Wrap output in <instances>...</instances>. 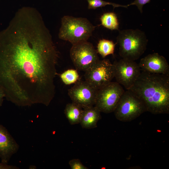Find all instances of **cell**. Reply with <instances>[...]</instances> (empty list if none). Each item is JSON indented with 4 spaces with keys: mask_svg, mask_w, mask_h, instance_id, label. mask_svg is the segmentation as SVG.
Masks as SVG:
<instances>
[{
    "mask_svg": "<svg viewBox=\"0 0 169 169\" xmlns=\"http://www.w3.org/2000/svg\"><path fill=\"white\" fill-rule=\"evenodd\" d=\"M58 52L36 8L19 9L0 32V89L20 106H48L54 97Z\"/></svg>",
    "mask_w": 169,
    "mask_h": 169,
    "instance_id": "1",
    "label": "cell"
},
{
    "mask_svg": "<svg viewBox=\"0 0 169 169\" xmlns=\"http://www.w3.org/2000/svg\"><path fill=\"white\" fill-rule=\"evenodd\" d=\"M142 101L147 111L169 113V75L142 71L129 89Z\"/></svg>",
    "mask_w": 169,
    "mask_h": 169,
    "instance_id": "2",
    "label": "cell"
},
{
    "mask_svg": "<svg viewBox=\"0 0 169 169\" xmlns=\"http://www.w3.org/2000/svg\"><path fill=\"white\" fill-rule=\"evenodd\" d=\"M119 54L123 59L135 61L146 51L148 39L143 31L128 29L120 31L116 38Z\"/></svg>",
    "mask_w": 169,
    "mask_h": 169,
    "instance_id": "3",
    "label": "cell"
},
{
    "mask_svg": "<svg viewBox=\"0 0 169 169\" xmlns=\"http://www.w3.org/2000/svg\"><path fill=\"white\" fill-rule=\"evenodd\" d=\"M59 38L72 45L87 41L95 27L87 18L66 15L61 19Z\"/></svg>",
    "mask_w": 169,
    "mask_h": 169,
    "instance_id": "4",
    "label": "cell"
},
{
    "mask_svg": "<svg viewBox=\"0 0 169 169\" xmlns=\"http://www.w3.org/2000/svg\"><path fill=\"white\" fill-rule=\"evenodd\" d=\"M146 111L142 101L133 92L127 90L122 95L114 112L117 119L127 122L136 119Z\"/></svg>",
    "mask_w": 169,
    "mask_h": 169,
    "instance_id": "5",
    "label": "cell"
},
{
    "mask_svg": "<svg viewBox=\"0 0 169 169\" xmlns=\"http://www.w3.org/2000/svg\"><path fill=\"white\" fill-rule=\"evenodd\" d=\"M85 80L93 88L100 89L114 78L113 64L109 59L99 60L85 71Z\"/></svg>",
    "mask_w": 169,
    "mask_h": 169,
    "instance_id": "6",
    "label": "cell"
},
{
    "mask_svg": "<svg viewBox=\"0 0 169 169\" xmlns=\"http://www.w3.org/2000/svg\"><path fill=\"white\" fill-rule=\"evenodd\" d=\"M124 91L118 83L111 82L98 90L95 106L101 112L105 113L114 112Z\"/></svg>",
    "mask_w": 169,
    "mask_h": 169,
    "instance_id": "7",
    "label": "cell"
},
{
    "mask_svg": "<svg viewBox=\"0 0 169 169\" xmlns=\"http://www.w3.org/2000/svg\"><path fill=\"white\" fill-rule=\"evenodd\" d=\"M93 44L87 41L72 45L70 56L77 70L85 71L100 60Z\"/></svg>",
    "mask_w": 169,
    "mask_h": 169,
    "instance_id": "8",
    "label": "cell"
},
{
    "mask_svg": "<svg viewBox=\"0 0 169 169\" xmlns=\"http://www.w3.org/2000/svg\"><path fill=\"white\" fill-rule=\"evenodd\" d=\"M114 78L116 82L123 85L126 90L133 85L139 77L141 69L135 61L123 59L113 63Z\"/></svg>",
    "mask_w": 169,
    "mask_h": 169,
    "instance_id": "9",
    "label": "cell"
},
{
    "mask_svg": "<svg viewBox=\"0 0 169 169\" xmlns=\"http://www.w3.org/2000/svg\"><path fill=\"white\" fill-rule=\"evenodd\" d=\"M98 90L85 80H79L69 90L68 94L72 102L84 109L95 105Z\"/></svg>",
    "mask_w": 169,
    "mask_h": 169,
    "instance_id": "10",
    "label": "cell"
},
{
    "mask_svg": "<svg viewBox=\"0 0 169 169\" xmlns=\"http://www.w3.org/2000/svg\"><path fill=\"white\" fill-rule=\"evenodd\" d=\"M138 64L142 71L169 75V66L166 60L157 53L146 55L141 59Z\"/></svg>",
    "mask_w": 169,
    "mask_h": 169,
    "instance_id": "11",
    "label": "cell"
},
{
    "mask_svg": "<svg viewBox=\"0 0 169 169\" xmlns=\"http://www.w3.org/2000/svg\"><path fill=\"white\" fill-rule=\"evenodd\" d=\"M19 145L7 129L0 124V158L1 162L8 164L13 155L16 153Z\"/></svg>",
    "mask_w": 169,
    "mask_h": 169,
    "instance_id": "12",
    "label": "cell"
},
{
    "mask_svg": "<svg viewBox=\"0 0 169 169\" xmlns=\"http://www.w3.org/2000/svg\"><path fill=\"white\" fill-rule=\"evenodd\" d=\"M101 112L95 106L83 109L80 123L82 127L87 129L96 127L98 122L101 118Z\"/></svg>",
    "mask_w": 169,
    "mask_h": 169,
    "instance_id": "13",
    "label": "cell"
},
{
    "mask_svg": "<svg viewBox=\"0 0 169 169\" xmlns=\"http://www.w3.org/2000/svg\"><path fill=\"white\" fill-rule=\"evenodd\" d=\"M83 111L81 107L73 102L67 104L64 110L65 115L71 125L80 123Z\"/></svg>",
    "mask_w": 169,
    "mask_h": 169,
    "instance_id": "14",
    "label": "cell"
},
{
    "mask_svg": "<svg viewBox=\"0 0 169 169\" xmlns=\"http://www.w3.org/2000/svg\"><path fill=\"white\" fill-rule=\"evenodd\" d=\"M101 24L104 27L111 30H118L119 23L117 16L113 12L103 14L100 18Z\"/></svg>",
    "mask_w": 169,
    "mask_h": 169,
    "instance_id": "15",
    "label": "cell"
},
{
    "mask_svg": "<svg viewBox=\"0 0 169 169\" xmlns=\"http://www.w3.org/2000/svg\"><path fill=\"white\" fill-rule=\"evenodd\" d=\"M115 45L112 41L101 39L98 44L97 52L104 58L109 55L114 54Z\"/></svg>",
    "mask_w": 169,
    "mask_h": 169,
    "instance_id": "16",
    "label": "cell"
},
{
    "mask_svg": "<svg viewBox=\"0 0 169 169\" xmlns=\"http://www.w3.org/2000/svg\"><path fill=\"white\" fill-rule=\"evenodd\" d=\"M63 82L66 85L75 83L79 79V76L77 70L69 69L60 75Z\"/></svg>",
    "mask_w": 169,
    "mask_h": 169,
    "instance_id": "17",
    "label": "cell"
},
{
    "mask_svg": "<svg viewBox=\"0 0 169 169\" xmlns=\"http://www.w3.org/2000/svg\"><path fill=\"white\" fill-rule=\"evenodd\" d=\"M88 3L89 9H96L99 8L105 7L107 5H111L113 8L121 7L127 8V5H122L113 3L107 2L103 0H86Z\"/></svg>",
    "mask_w": 169,
    "mask_h": 169,
    "instance_id": "18",
    "label": "cell"
},
{
    "mask_svg": "<svg viewBox=\"0 0 169 169\" xmlns=\"http://www.w3.org/2000/svg\"><path fill=\"white\" fill-rule=\"evenodd\" d=\"M69 164L71 169H88L78 159H74L69 161Z\"/></svg>",
    "mask_w": 169,
    "mask_h": 169,
    "instance_id": "19",
    "label": "cell"
},
{
    "mask_svg": "<svg viewBox=\"0 0 169 169\" xmlns=\"http://www.w3.org/2000/svg\"><path fill=\"white\" fill-rule=\"evenodd\" d=\"M151 0H135L133 2L127 5L128 7L132 5H136L141 13L143 12L144 5L149 3Z\"/></svg>",
    "mask_w": 169,
    "mask_h": 169,
    "instance_id": "20",
    "label": "cell"
},
{
    "mask_svg": "<svg viewBox=\"0 0 169 169\" xmlns=\"http://www.w3.org/2000/svg\"><path fill=\"white\" fill-rule=\"evenodd\" d=\"M19 168L16 166L8 165L1 162L0 163V169H18Z\"/></svg>",
    "mask_w": 169,
    "mask_h": 169,
    "instance_id": "21",
    "label": "cell"
},
{
    "mask_svg": "<svg viewBox=\"0 0 169 169\" xmlns=\"http://www.w3.org/2000/svg\"><path fill=\"white\" fill-rule=\"evenodd\" d=\"M5 95L3 91L0 89V107L2 105Z\"/></svg>",
    "mask_w": 169,
    "mask_h": 169,
    "instance_id": "22",
    "label": "cell"
}]
</instances>
